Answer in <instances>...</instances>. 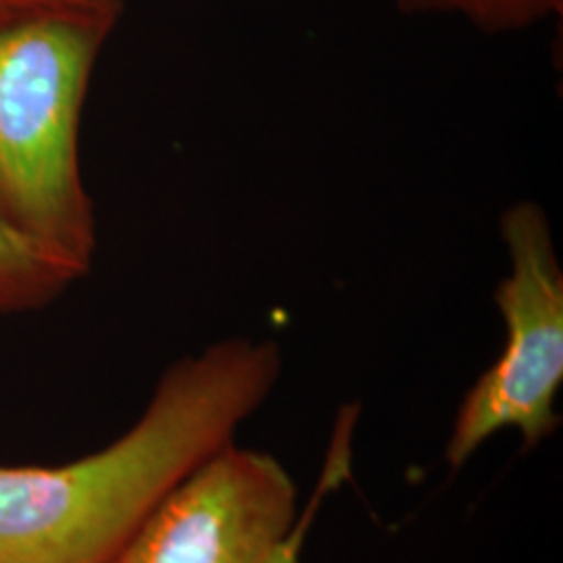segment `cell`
Segmentation results:
<instances>
[{
	"label": "cell",
	"mask_w": 563,
	"mask_h": 563,
	"mask_svg": "<svg viewBox=\"0 0 563 563\" xmlns=\"http://www.w3.org/2000/svg\"><path fill=\"white\" fill-rule=\"evenodd\" d=\"M405 15H444L484 34H511L563 13V0H393Z\"/></svg>",
	"instance_id": "cell-6"
},
{
	"label": "cell",
	"mask_w": 563,
	"mask_h": 563,
	"mask_svg": "<svg viewBox=\"0 0 563 563\" xmlns=\"http://www.w3.org/2000/svg\"><path fill=\"white\" fill-rule=\"evenodd\" d=\"M274 341L228 339L174 363L141 420L57 467H0V563H113L151 509L272 395Z\"/></svg>",
	"instance_id": "cell-1"
},
{
	"label": "cell",
	"mask_w": 563,
	"mask_h": 563,
	"mask_svg": "<svg viewBox=\"0 0 563 563\" xmlns=\"http://www.w3.org/2000/svg\"><path fill=\"white\" fill-rule=\"evenodd\" d=\"M123 0H0V25L36 15H76L118 25Z\"/></svg>",
	"instance_id": "cell-8"
},
{
	"label": "cell",
	"mask_w": 563,
	"mask_h": 563,
	"mask_svg": "<svg viewBox=\"0 0 563 563\" xmlns=\"http://www.w3.org/2000/svg\"><path fill=\"white\" fill-rule=\"evenodd\" d=\"M118 25L36 15L0 25V220L78 278L97 251L80 125L102 46Z\"/></svg>",
	"instance_id": "cell-2"
},
{
	"label": "cell",
	"mask_w": 563,
	"mask_h": 563,
	"mask_svg": "<svg viewBox=\"0 0 563 563\" xmlns=\"http://www.w3.org/2000/svg\"><path fill=\"white\" fill-rule=\"evenodd\" d=\"M360 422V411L353 405H342L336 411V420L332 426V437L328 443V451L323 457V467L318 476V483L313 493L309 495V501L299 511V520L290 534L284 539V543L276 549L269 563H299L301 551L307 541V534L311 530V523L316 522L318 514L322 511L325 499L339 490L342 484L353 478V439Z\"/></svg>",
	"instance_id": "cell-7"
},
{
	"label": "cell",
	"mask_w": 563,
	"mask_h": 563,
	"mask_svg": "<svg viewBox=\"0 0 563 563\" xmlns=\"http://www.w3.org/2000/svg\"><path fill=\"white\" fill-rule=\"evenodd\" d=\"M76 280L80 278L69 267L42 253L0 220V313L42 309Z\"/></svg>",
	"instance_id": "cell-5"
},
{
	"label": "cell",
	"mask_w": 563,
	"mask_h": 563,
	"mask_svg": "<svg viewBox=\"0 0 563 563\" xmlns=\"http://www.w3.org/2000/svg\"><path fill=\"white\" fill-rule=\"evenodd\" d=\"M297 520L286 467L230 443L165 493L113 563H269Z\"/></svg>",
	"instance_id": "cell-4"
},
{
	"label": "cell",
	"mask_w": 563,
	"mask_h": 563,
	"mask_svg": "<svg viewBox=\"0 0 563 563\" xmlns=\"http://www.w3.org/2000/svg\"><path fill=\"white\" fill-rule=\"evenodd\" d=\"M501 239L509 274L495 290L505 323L501 355L463 395L444 457L460 470L488 439L518 430L534 449L560 428L555 399L563 384V269L543 207L505 209Z\"/></svg>",
	"instance_id": "cell-3"
}]
</instances>
